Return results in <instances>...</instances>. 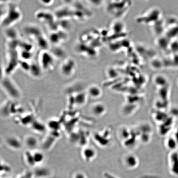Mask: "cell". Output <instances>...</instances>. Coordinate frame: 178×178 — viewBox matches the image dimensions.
<instances>
[{"label": "cell", "mask_w": 178, "mask_h": 178, "mask_svg": "<svg viewBox=\"0 0 178 178\" xmlns=\"http://www.w3.org/2000/svg\"><path fill=\"white\" fill-rule=\"evenodd\" d=\"M37 19L45 23L53 31L59 30L57 19L54 14L48 11H39L36 13Z\"/></svg>", "instance_id": "3957f363"}, {"label": "cell", "mask_w": 178, "mask_h": 178, "mask_svg": "<svg viewBox=\"0 0 178 178\" xmlns=\"http://www.w3.org/2000/svg\"><path fill=\"white\" fill-rule=\"evenodd\" d=\"M32 125L33 128L36 131L43 132L44 131L45 128L43 125L42 124L39 122H33Z\"/></svg>", "instance_id": "cb8c5ba5"}, {"label": "cell", "mask_w": 178, "mask_h": 178, "mask_svg": "<svg viewBox=\"0 0 178 178\" xmlns=\"http://www.w3.org/2000/svg\"><path fill=\"white\" fill-rule=\"evenodd\" d=\"M7 143L8 146L14 149H19L21 146V141L15 137H12L7 139Z\"/></svg>", "instance_id": "9a60e30c"}, {"label": "cell", "mask_w": 178, "mask_h": 178, "mask_svg": "<svg viewBox=\"0 0 178 178\" xmlns=\"http://www.w3.org/2000/svg\"><path fill=\"white\" fill-rule=\"evenodd\" d=\"M1 85L5 92L12 98L17 99L20 96V92L17 86L12 81L9 75H5L1 76Z\"/></svg>", "instance_id": "277c9868"}, {"label": "cell", "mask_w": 178, "mask_h": 178, "mask_svg": "<svg viewBox=\"0 0 178 178\" xmlns=\"http://www.w3.org/2000/svg\"><path fill=\"white\" fill-rule=\"evenodd\" d=\"M137 158L133 155H129L125 159L126 165L130 169L135 168L137 167L139 164Z\"/></svg>", "instance_id": "8fae6325"}, {"label": "cell", "mask_w": 178, "mask_h": 178, "mask_svg": "<svg viewBox=\"0 0 178 178\" xmlns=\"http://www.w3.org/2000/svg\"><path fill=\"white\" fill-rule=\"evenodd\" d=\"M40 65L43 70L50 71L53 69L55 63L53 55L48 50L42 51L39 56Z\"/></svg>", "instance_id": "5b68a950"}, {"label": "cell", "mask_w": 178, "mask_h": 178, "mask_svg": "<svg viewBox=\"0 0 178 178\" xmlns=\"http://www.w3.org/2000/svg\"><path fill=\"white\" fill-rule=\"evenodd\" d=\"M42 69L40 65L39 60L33 61L31 62L29 72L33 77L35 78L39 77L41 75Z\"/></svg>", "instance_id": "9c48e42d"}, {"label": "cell", "mask_w": 178, "mask_h": 178, "mask_svg": "<svg viewBox=\"0 0 178 178\" xmlns=\"http://www.w3.org/2000/svg\"><path fill=\"white\" fill-rule=\"evenodd\" d=\"M54 1H40V3H41L43 5H45V6H49V5H51L53 4V3Z\"/></svg>", "instance_id": "f1b7e54d"}, {"label": "cell", "mask_w": 178, "mask_h": 178, "mask_svg": "<svg viewBox=\"0 0 178 178\" xmlns=\"http://www.w3.org/2000/svg\"><path fill=\"white\" fill-rule=\"evenodd\" d=\"M5 34L7 38L9 39V41L18 39V33L15 29L11 27L7 28L5 31Z\"/></svg>", "instance_id": "d6986e66"}, {"label": "cell", "mask_w": 178, "mask_h": 178, "mask_svg": "<svg viewBox=\"0 0 178 178\" xmlns=\"http://www.w3.org/2000/svg\"><path fill=\"white\" fill-rule=\"evenodd\" d=\"M24 31L27 35L34 40L43 34L41 29L34 25H26L24 27Z\"/></svg>", "instance_id": "ba28073f"}, {"label": "cell", "mask_w": 178, "mask_h": 178, "mask_svg": "<svg viewBox=\"0 0 178 178\" xmlns=\"http://www.w3.org/2000/svg\"><path fill=\"white\" fill-rule=\"evenodd\" d=\"M26 145L30 149L35 148L38 144L37 139L34 137L30 136L26 139Z\"/></svg>", "instance_id": "ffe728a7"}, {"label": "cell", "mask_w": 178, "mask_h": 178, "mask_svg": "<svg viewBox=\"0 0 178 178\" xmlns=\"http://www.w3.org/2000/svg\"><path fill=\"white\" fill-rule=\"evenodd\" d=\"M92 112L96 116H102L106 113V107L102 103H97L92 108Z\"/></svg>", "instance_id": "4fadbf2b"}, {"label": "cell", "mask_w": 178, "mask_h": 178, "mask_svg": "<svg viewBox=\"0 0 178 178\" xmlns=\"http://www.w3.org/2000/svg\"><path fill=\"white\" fill-rule=\"evenodd\" d=\"M76 68V63L73 59L69 58L64 61L61 67V71L64 76L70 77L73 74Z\"/></svg>", "instance_id": "8992f818"}, {"label": "cell", "mask_w": 178, "mask_h": 178, "mask_svg": "<svg viewBox=\"0 0 178 178\" xmlns=\"http://www.w3.org/2000/svg\"><path fill=\"white\" fill-rule=\"evenodd\" d=\"M155 118L157 121H163L165 119V114L162 113H158L155 115Z\"/></svg>", "instance_id": "4316f807"}, {"label": "cell", "mask_w": 178, "mask_h": 178, "mask_svg": "<svg viewBox=\"0 0 178 178\" xmlns=\"http://www.w3.org/2000/svg\"><path fill=\"white\" fill-rule=\"evenodd\" d=\"M74 97V102L75 104L82 105L85 103L86 101V95L84 92H79Z\"/></svg>", "instance_id": "2e32d148"}, {"label": "cell", "mask_w": 178, "mask_h": 178, "mask_svg": "<svg viewBox=\"0 0 178 178\" xmlns=\"http://www.w3.org/2000/svg\"><path fill=\"white\" fill-rule=\"evenodd\" d=\"M96 155L95 151L91 147H87L83 151V157L87 162L92 161L95 158Z\"/></svg>", "instance_id": "7c38bea8"}, {"label": "cell", "mask_w": 178, "mask_h": 178, "mask_svg": "<svg viewBox=\"0 0 178 178\" xmlns=\"http://www.w3.org/2000/svg\"><path fill=\"white\" fill-rule=\"evenodd\" d=\"M49 51L55 58H61L65 55V53L64 50L59 47L57 46V45H55Z\"/></svg>", "instance_id": "e0dca14e"}, {"label": "cell", "mask_w": 178, "mask_h": 178, "mask_svg": "<svg viewBox=\"0 0 178 178\" xmlns=\"http://www.w3.org/2000/svg\"><path fill=\"white\" fill-rule=\"evenodd\" d=\"M67 37V35L66 31L59 30L56 31H53L50 33L49 36V41L54 45H58L61 43L65 41Z\"/></svg>", "instance_id": "52a82bcc"}, {"label": "cell", "mask_w": 178, "mask_h": 178, "mask_svg": "<svg viewBox=\"0 0 178 178\" xmlns=\"http://www.w3.org/2000/svg\"><path fill=\"white\" fill-rule=\"evenodd\" d=\"M25 159L27 163L29 164V165L31 166H34L36 165L34 158H33V154L31 153L30 152L27 151L25 154Z\"/></svg>", "instance_id": "7402d4cb"}, {"label": "cell", "mask_w": 178, "mask_h": 178, "mask_svg": "<svg viewBox=\"0 0 178 178\" xmlns=\"http://www.w3.org/2000/svg\"><path fill=\"white\" fill-rule=\"evenodd\" d=\"M33 158L36 165L37 164L41 163L43 161L44 155L41 153L40 152H36L33 153Z\"/></svg>", "instance_id": "603a6c76"}, {"label": "cell", "mask_w": 178, "mask_h": 178, "mask_svg": "<svg viewBox=\"0 0 178 178\" xmlns=\"http://www.w3.org/2000/svg\"><path fill=\"white\" fill-rule=\"evenodd\" d=\"M165 79L161 75H155L153 81L154 83L157 86H162L165 85Z\"/></svg>", "instance_id": "44dd1931"}, {"label": "cell", "mask_w": 178, "mask_h": 178, "mask_svg": "<svg viewBox=\"0 0 178 178\" xmlns=\"http://www.w3.org/2000/svg\"><path fill=\"white\" fill-rule=\"evenodd\" d=\"M167 146L170 149H175L176 146V142L173 139L170 138L168 140Z\"/></svg>", "instance_id": "484cf974"}, {"label": "cell", "mask_w": 178, "mask_h": 178, "mask_svg": "<svg viewBox=\"0 0 178 178\" xmlns=\"http://www.w3.org/2000/svg\"><path fill=\"white\" fill-rule=\"evenodd\" d=\"M176 139H177V140L178 141V130L177 131V133L176 134Z\"/></svg>", "instance_id": "4dcf8cb0"}, {"label": "cell", "mask_w": 178, "mask_h": 178, "mask_svg": "<svg viewBox=\"0 0 178 178\" xmlns=\"http://www.w3.org/2000/svg\"><path fill=\"white\" fill-rule=\"evenodd\" d=\"M170 169L172 174L178 176V155L177 153L171 155L170 157Z\"/></svg>", "instance_id": "30bf717a"}, {"label": "cell", "mask_w": 178, "mask_h": 178, "mask_svg": "<svg viewBox=\"0 0 178 178\" xmlns=\"http://www.w3.org/2000/svg\"><path fill=\"white\" fill-rule=\"evenodd\" d=\"M30 64L31 62L29 63L28 61H26L20 59L19 65L25 71L29 72L30 67Z\"/></svg>", "instance_id": "d4e9b609"}, {"label": "cell", "mask_w": 178, "mask_h": 178, "mask_svg": "<svg viewBox=\"0 0 178 178\" xmlns=\"http://www.w3.org/2000/svg\"><path fill=\"white\" fill-rule=\"evenodd\" d=\"M88 93L92 98H97L99 97L102 94V90L98 86H91L88 89Z\"/></svg>", "instance_id": "5bb4252c"}, {"label": "cell", "mask_w": 178, "mask_h": 178, "mask_svg": "<svg viewBox=\"0 0 178 178\" xmlns=\"http://www.w3.org/2000/svg\"><path fill=\"white\" fill-rule=\"evenodd\" d=\"M18 39L9 41L8 44V59L6 67L4 69L5 75H9L13 73L19 65V56Z\"/></svg>", "instance_id": "6da1fadb"}, {"label": "cell", "mask_w": 178, "mask_h": 178, "mask_svg": "<svg viewBox=\"0 0 178 178\" xmlns=\"http://www.w3.org/2000/svg\"><path fill=\"white\" fill-rule=\"evenodd\" d=\"M172 113L173 114L177 115V116H178V109H174L173 110H172Z\"/></svg>", "instance_id": "f546056e"}, {"label": "cell", "mask_w": 178, "mask_h": 178, "mask_svg": "<svg viewBox=\"0 0 178 178\" xmlns=\"http://www.w3.org/2000/svg\"><path fill=\"white\" fill-rule=\"evenodd\" d=\"M50 174V171L46 168H40L36 169L35 172V176L39 178L47 177Z\"/></svg>", "instance_id": "ac0fdd59"}, {"label": "cell", "mask_w": 178, "mask_h": 178, "mask_svg": "<svg viewBox=\"0 0 178 178\" xmlns=\"http://www.w3.org/2000/svg\"><path fill=\"white\" fill-rule=\"evenodd\" d=\"M22 14L18 6L15 3H9L7 5L6 14L1 18V25L3 27H11L21 19Z\"/></svg>", "instance_id": "7a4b0ae2"}, {"label": "cell", "mask_w": 178, "mask_h": 178, "mask_svg": "<svg viewBox=\"0 0 178 178\" xmlns=\"http://www.w3.org/2000/svg\"><path fill=\"white\" fill-rule=\"evenodd\" d=\"M72 178H87L86 176L81 172H76L73 175Z\"/></svg>", "instance_id": "83f0119b"}]
</instances>
